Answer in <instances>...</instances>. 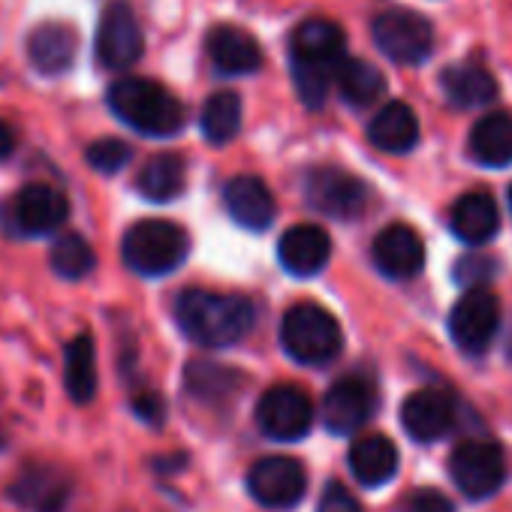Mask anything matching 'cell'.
Segmentation results:
<instances>
[{"instance_id":"3","label":"cell","mask_w":512,"mask_h":512,"mask_svg":"<svg viewBox=\"0 0 512 512\" xmlns=\"http://www.w3.org/2000/svg\"><path fill=\"white\" fill-rule=\"evenodd\" d=\"M109 106L127 127L154 139L175 136L184 127L181 100L154 79H139V76L118 79L109 88Z\"/></svg>"},{"instance_id":"15","label":"cell","mask_w":512,"mask_h":512,"mask_svg":"<svg viewBox=\"0 0 512 512\" xmlns=\"http://www.w3.org/2000/svg\"><path fill=\"white\" fill-rule=\"evenodd\" d=\"M371 260L386 278H395V281L413 278V275H419V269L425 263L422 235L407 223H392L374 238Z\"/></svg>"},{"instance_id":"17","label":"cell","mask_w":512,"mask_h":512,"mask_svg":"<svg viewBox=\"0 0 512 512\" xmlns=\"http://www.w3.org/2000/svg\"><path fill=\"white\" fill-rule=\"evenodd\" d=\"M278 256L290 275L296 278H311L323 272V266L332 256V238L323 226L314 223H299L287 229L278 241Z\"/></svg>"},{"instance_id":"4","label":"cell","mask_w":512,"mask_h":512,"mask_svg":"<svg viewBox=\"0 0 512 512\" xmlns=\"http://www.w3.org/2000/svg\"><path fill=\"white\" fill-rule=\"evenodd\" d=\"M187 253H190V235L178 223L160 217L133 223L121 241V256L127 269L145 278H160L175 272L187 260Z\"/></svg>"},{"instance_id":"22","label":"cell","mask_w":512,"mask_h":512,"mask_svg":"<svg viewBox=\"0 0 512 512\" xmlns=\"http://www.w3.org/2000/svg\"><path fill=\"white\" fill-rule=\"evenodd\" d=\"M350 470H353V476L362 485L380 488L398 470V449H395V443L389 437H383V434L356 437L353 446H350Z\"/></svg>"},{"instance_id":"31","label":"cell","mask_w":512,"mask_h":512,"mask_svg":"<svg viewBox=\"0 0 512 512\" xmlns=\"http://www.w3.org/2000/svg\"><path fill=\"white\" fill-rule=\"evenodd\" d=\"M202 133L211 145H226L241 130V100L232 91L211 94L202 106Z\"/></svg>"},{"instance_id":"13","label":"cell","mask_w":512,"mask_h":512,"mask_svg":"<svg viewBox=\"0 0 512 512\" xmlns=\"http://www.w3.org/2000/svg\"><path fill=\"white\" fill-rule=\"evenodd\" d=\"M377 413V392L362 377L338 380L323 398V425L332 434H356Z\"/></svg>"},{"instance_id":"6","label":"cell","mask_w":512,"mask_h":512,"mask_svg":"<svg viewBox=\"0 0 512 512\" xmlns=\"http://www.w3.org/2000/svg\"><path fill=\"white\" fill-rule=\"evenodd\" d=\"M371 34L377 49L401 67H419L434 49L431 25L410 10L380 13L371 25Z\"/></svg>"},{"instance_id":"29","label":"cell","mask_w":512,"mask_h":512,"mask_svg":"<svg viewBox=\"0 0 512 512\" xmlns=\"http://www.w3.org/2000/svg\"><path fill=\"white\" fill-rule=\"evenodd\" d=\"M184 383L193 398H199L205 404H223L238 392L241 374L232 368H220L214 362H190L184 371Z\"/></svg>"},{"instance_id":"14","label":"cell","mask_w":512,"mask_h":512,"mask_svg":"<svg viewBox=\"0 0 512 512\" xmlns=\"http://www.w3.org/2000/svg\"><path fill=\"white\" fill-rule=\"evenodd\" d=\"M305 196L323 214H332V217H356L365 208V202H368V187L356 175H350L344 169L320 166V169L308 172Z\"/></svg>"},{"instance_id":"7","label":"cell","mask_w":512,"mask_h":512,"mask_svg":"<svg viewBox=\"0 0 512 512\" xmlns=\"http://www.w3.org/2000/svg\"><path fill=\"white\" fill-rule=\"evenodd\" d=\"M497 326H500V302L485 287L467 290L449 314V335L455 347L467 356H482L491 347Z\"/></svg>"},{"instance_id":"20","label":"cell","mask_w":512,"mask_h":512,"mask_svg":"<svg viewBox=\"0 0 512 512\" xmlns=\"http://www.w3.org/2000/svg\"><path fill=\"white\" fill-rule=\"evenodd\" d=\"M208 55L223 76H247L263 67V49L235 25H220L208 34Z\"/></svg>"},{"instance_id":"35","label":"cell","mask_w":512,"mask_h":512,"mask_svg":"<svg viewBox=\"0 0 512 512\" xmlns=\"http://www.w3.org/2000/svg\"><path fill=\"white\" fill-rule=\"evenodd\" d=\"M401 512H455V506H452V500L443 497L440 491L422 488V491H416L413 497H407V503H404Z\"/></svg>"},{"instance_id":"25","label":"cell","mask_w":512,"mask_h":512,"mask_svg":"<svg viewBox=\"0 0 512 512\" xmlns=\"http://www.w3.org/2000/svg\"><path fill=\"white\" fill-rule=\"evenodd\" d=\"M440 88L455 109H476L497 97L494 76L479 64H452L440 76Z\"/></svg>"},{"instance_id":"18","label":"cell","mask_w":512,"mask_h":512,"mask_svg":"<svg viewBox=\"0 0 512 512\" xmlns=\"http://www.w3.org/2000/svg\"><path fill=\"white\" fill-rule=\"evenodd\" d=\"M223 205L229 217L244 229H266L275 220V196L263 178L256 175H235L223 187Z\"/></svg>"},{"instance_id":"32","label":"cell","mask_w":512,"mask_h":512,"mask_svg":"<svg viewBox=\"0 0 512 512\" xmlns=\"http://www.w3.org/2000/svg\"><path fill=\"white\" fill-rule=\"evenodd\" d=\"M52 269L67 278V281H79L85 275L94 272L97 266V256H94V247L79 235V232H64L55 244H52Z\"/></svg>"},{"instance_id":"19","label":"cell","mask_w":512,"mask_h":512,"mask_svg":"<svg viewBox=\"0 0 512 512\" xmlns=\"http://www.w3.org/2000/svg\"><path fill=\"white\" fill-rule=\"evenodd\" d=\"M10 494H13V500H19L31 512H64L67 497H70V485L58 467L31 464L16 476Z\"/></svg>"},{"instance_id":"33","label":"cell","mask_w":512,"mask_h":512,"mask_svg":"<svg viewBox=\"0 0 512 512\" xmlns=\"http://www.w3.org/2000/svg\"><path fill=\"white\" fill-rule=\"evenodd\" d=\"M130 157H133V151H130V145L121 142V139H97V142H91L88 151H85V160H88L97 172H103V175L121 172V169L130 163Z\"/></svg>"},{"instance_id":"36","label":"cell","mask_w":512,"mask_h":512,"mask_svg":"<svg viewBox=\"0 0 512 512\" xmlns=\"http://www.w3.org/2000/svg\"><path fill=\"white\" fill-rule=\"evenodd\" d=\"M494 263L491 260H479V256H467V260H461L458 263V281H467V284H473V281H482V278H491L494 275V269H491ZM476 287V284H473ZM470 287V290H473Z\"/></svg>"},{"instance_id":"28","label":"cell","mask_w":512,"mask_h":512,"mask_svg":"<svg viewBox=\"0 0 512 512\" xmlns=\"http://www.w3.org/2000/svg\"><path fill=\"white\" fill-rule=\"evenodd\" d=\"M184 184H187V169L178 154H154L136 178V190L151 202H169L181 196Z\"/></svg>"},{"instance_id":"21","label":"cell","mask_w":512,"mask_h":512,"mask_svg":"<svg viewBox=\"0 0 512 512\" xmlns=\"http://www.w3.org/2000/svg\"><path fill=\"white\" fill-rule=\"evenodd\" d=\"M76 49H79L76 31L61 22H43L28 37V58L43 76H58L70 70Z\"/></svg>"},{"instance_id":"8","label":"cell","mask_w":512,"mask_h":512,"mask_svg":"<svg viewBox=\"0 0 512 512\" xmlns=\"http://www.w3.org/2000/svg\"><path fill=\"white\" fill-rule=\"evenodd\" d=\"M314 401L299 386H275L256 404V425L272 440H302L314 428Z\"/></svg>"},{"instance_id":"11","label":"cell","mask_w":512,"mask_h":512,"mask_svg":"<svg viewBox=\"0 0 512 512\" xmlns=\"http://www.w3.org/2000/svg\"><path fill=\"white\" fill-rule=\"evenodd\" d=\"M70 214L67 196L52 184H25L4 208V220L19 235H46L58 229Z\"/></svg>"},{"instance_id":"9","label":"cell","mask_w":512,"mask_h":512,"mask_svg":"<svg viewBox=\"0 0 512 512\" xmlns=\"http://www.w3.org/2000/svg\"><path fill=\"white\" fill-rule=\"evenodd\" d=\"M449 476L470 500L491 497L506 479L503 449L491 440H467L452 452Z\"/></svg>"},{"instance_id":"1","label":"cell","mask_w":512,"mask_h":512,"mask_svg":"<svg viewBox=\"0 0 512 512\" xmlns=\"http://www.w3.org/2000/svg\"><path fill=\"white\" fill-rule=\"evenodd\" d=\"M178 329L202 347H232L253 329V305L235 293L187 290L175 302Z\"/></svg>"},{"instance_id":"24","label":"cell","mask_w":512,"mask_h":512,"mask_svg":"<svg viewBox=\"0 0 512 512\" xmlns=\"http://www.w3.org/2000/svg\"><path fill=\"white\" fill-rule=\"evenodd\" d=\"M368 139L374 148L389 151V154H404L419 142V121L413 115V109L401 100L383 106L371 124H368Z\"/></svg>"},{"instance_id":"30","label":"cell","mask_w":512,"mask_h":512,"mask_svg":"<svg viewBox=\"0 0 512 512\" xmlns=\"http://www.w3.org/2000/svg\"><path fill=\"white\" fill-rule=\"evenodd\" d=\"M335 85L350 106H371L386 88L383 73L362 58H344L335 73Z\"/></svg>"},{"instance_id":"39","label":"cell","mask_w":512,"mask_h":512,"mask_svg":"<svg viewBox=\"0 0 512 512\" xmlns=\"http://www.w3.org/2000/svg\"><path fill=\"white\" fill-rule=\"evenodd\" d=\"M509 208H512V187H509Z\"/></svg>"},{"instance_id":"16","label":"cell","mask_w":512,"mask_h":512,"mask_svg":"<svg viewBox=\"0 0 512 512\" xmlns=\"http://www.w3.org/2000/svg\"><path fill=\"white\" fill-rule=\"evenodd\" d=\"M404 431L419 443H434L455 428V398L443 389H419L401 407Z\"/></svg>"},{"instance_id":"38","label":"cell","mask_w":512,"mask_h":512,"mask_svg":"<svg viewBox=\"0 0 512 512\" xmlns=\"http://www.w3.org/2000/svg\"><path fill=\"white\" fill-rule=\"evenodd\" d=\"M13 148H16V136L4 121H0V160H7L13 154Z\"/></svg>"},{"instance_id":"34","label":"cell","mask_w":512,"mask_h":512,"mask_svg":"<svg viewBox=\"0 0 512 512\" xmlns=\"http://www.w3.org/2000/svg\"><path fill=\"white\" fill-rule=\"evenodd\" d=\"M317 512H362V506L350 494V488H344L341 482H329L326 491H323V497H320Z\"/></svg>"},{"instance_id":"26","label":"cell","mask_w":512,"mask_h":512,"mask_svg":"<svg viewBox=\"0 0 512 512\" xmlns=\"http://www.w3.org/2000/svg\"><path fill=\"white\" fill-rule=\"evenodd\" d=\"M449 226L452 232L464 241V244H485L497 235L500 226V214L497 205L488 193H467L452 205L449 214Z\"/></svg>"},{"instance_id":"23","label":"cell","mask_w":512,"mask_h":512,"mask_svg":"<svg viewBox=\"0 0 512 512\" xmlns=\"http://www.w3.org/2000/svg\"><path fill=\"white\" fill-rule=\"evenodd\" d=\"M467 151L482 166H509L512 163V115L509 112H491L479 118L470 130Z\"/></svg>"},{"instance_id":"27","label":"cell","mask_w":512,"mask_h":512,"mask_svg":"<svg viewBox=\"0 0 512 512\" xmlns=\"http://www.w3.org/2000/svg\"><path fill=\"white\" fill-rule=\"evenodd\" d=\"M64 380H67V392L76 404H88L97 395V350H94V338L88 332L76 335L67 344L64 353Z\"/></svg>"},{"instance_id":"10","label":"cell","mask_w":512,"mask_h":512,"mask_svg":"<svg viewBox=\"0 0 512 512\" xmlns=\"http://www.w3.org/2000/svg\"><path fill=\"white\" fill-rule=\"evenodd\" d=\"M308 473L290 455H269L247 470V491L266 509H290L305 497Z\"/></svg>"},{"instance_id":"5","label":"cell","mask_w":512,"mask_h":512,"mask_svg":"<svg viewBox=\"0 0 512 512\" xmlns=\"http://www.w3.org/2000/svg\"><path fill=\"white\" fill-rule=\"evenodd\" d=\"M281 344L299 365H329L344 350V332L326 308L299 302L281 323Z\"/></svg>"},{"instance_id":"37","label":"cell","mask_w":512,"mask_h":512,"mask_svg":"<svg viewBox=\"0 0 512 512\" xmlns=\"http://www.w3.org/2000/svg\"><path fill=\"white\" fill-rule=\"evenodd\" d=\"M133 410L142 416V419H148V422H163V398L160 395H154V392H142L139 398H133Z\"/></svg>"},{"instance_id":"2","label":"cell","mask_w":512,"mask_h":512,"mask_svg":"<svg viewBox=\"0 0 512 512\" xmlns=\"http://www.w3.org/2000/svg\"><path fill=\"white\" fill-rule=\"evenodd\" d=\"M344 61V31L329 19H308L293 31V82L299 97L317 109Z\"/></svg>"},{"instance_id":"12","label":"cell","mask_w":512,"mask_h":512,"mask_svg":"<svg viewBox=\"0 0 512 512\" xmlns=\"http://www.w3.org/2000/svg\"><path fill=\"white\" fill-rule=\"evenodd\" d=\"M142 28L127 0H112L97 28V61L106 70H127L142 58Z\"/></svg>"}]
</instances>
